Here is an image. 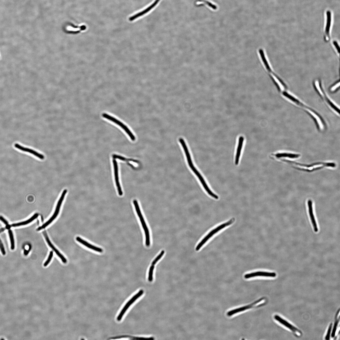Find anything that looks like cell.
Wrapping results in <instances>:
<instances>
[{"label":"cell","instance_id":"obj_1","mask_svg":"<svg viewBox=\"0 0 340 340\" xmlns=\"http://www.w3.org/2000/svg\"><path fill=\"white\" fill-rule=\"evenodd\" d=\"M282 160L299 171L308 172L318 171L326 167L334 168L336 166V164L333 162H318L310 164H304L288 160L282 159Z\"/></svg>","mask_w":340,"mask_h":340},{"label":"cell","instance_id":"obj_2","mask_svg":"<svg viewBox=\"0 0 340 340\" xmlns=\"http://www.w3.org/2000/svg\"><path fill=\"white\" fill-rule=\"evenodd\" d=\"M179 141L184 151L187 161H188V164L190 168L195 175L197 176L206 192L209 195H211L212 193V192L209 188L208 186L202 176L194 165L190 152L185 141L183 138H181L179 139Z\"/></svg>","mask_w":340,"mask_h":340},{"label":"cell","instance_id":"obj_3","mask_svg":"<svg viewBox=\"0 0 340 340\" xmlns=\"http://www.w3.org/2000/svg\"><path fill=\"white\" fill-rule=\"evenodd\" d=\"M235 220V219L233 218L231 219L230 220H229L227 223L218 226L215 229H214L211 231L204 239L202 240L199 244L197 246L195 250L196 251L199 250L203 245L206 243L210 238L212 236H213L215 234L217 233L218 232L221 230V229H223L226 226H228L229 225H231L234 222Z\"/></svg>","mask_w":340,"mask_h":340},{"label":"cell","instance_id":"obj_4","mask_svg":"<svg viewBox=\"0 0 340 340\" xmlns=\"http://www.w3.org/2000/svg\"><path fill=\"white\" fill-rule=\"evenodd\" d=\"M144 293V291L143 290H141L127 302L117 317V321H120L121 320L127 309L136 301L140 298Z\"/></svg>","mask_w":340,"mask_h":340},{"label":"cell","instance_id":"obj_5","mask_svg":"<svg viewBox=\"0 0 340 340\" xmlns=\"http://www.w3.org/2000/svg\"><path fill=\"white\" fill-rule=\"evenodd\" d=\"M133 203L135 210L136 211H137L138 215L140 219L144 231V233H145L146 245L148 246H150V235L148 229L145 223V221H144L137 200H134L133 201Z\"/></svg>","mask_w":340,"mask_h":340},{"label":"cell","instance_id":"obj_6","mask_svg":"<svg viewBox=\"0 0 340 340\" xmlns=\"http://www.w3.org/2000/svg\"><path fill=\"white\" fill-rule=\"evenodd\" d=\"M67 191L66 190H65L62 193L61 196L59 199L56 206V207L55 211L54 213L53 216L51 217L47 222H46L44 224L41 226L39 227L37 229V231H39L41 229L45 228L47 226H48L50 224L52 223L53 221L55 219L58 215L59 210L63 202L65 196L67 192Z\"/></svg>","mask_w":340,"mask_h":340},{"label":"cell","instance_id":"obj_7","mask_svg":"<svg viewBox=\"0 0 340 340\" xmlns=\"http://www.w3.org/2000/svg\"><path fill=\"white\" fill-rule=\"evenodd\" d=\"M332 22V15L331 12L328 10L326 12V22L325 28L324 39L326 42L330 40V31Z\"/></svg>","mask_w":340,"mask_h":340},{"label":"cell","instance_id":"obj_8","mask_svg":"<svg viewBox=\"0 0 340 340\" xmlns=\"http://www.w3.org/2000/svg\"><path fill=\"white\" fill-rule=\"evenodd\" d=\"M102 116H103V117L104 118L107 119V120L111 121L117 125L120 126L127 133V134L129 136V137L132 141H134L135 140V137L132 132L126 126L120 121L118 120L115 118L106 114H103V115H102Z\"/></svg>","mask_w":340,"mask_h":340},{"label":"cell","instance_id":"obj_9","mask_svg":"<svg viewBox=\"0 0 340 340\" xmlns=\"http://www.w3.org/2000/svg\"><path fill=\"white\" fill-rule=\"evenodd\" d=\"M275 320L280 324L291 330L297 336H301L302 334L300 330L278 315L274 316Z\"/></svg>","mask_w":340,"mask_h":340},{"label":"cell","instance_id":"obj_10","mask_svg":"<svg viewBox=\"0 0 340 340\" xmlns=\"http://www.w3.org/2000/svg\"><path fill=\"white\" fill-rule=\"evenodd\" d=\"M308 205L309 214L313 227L314 231V232L317 233L318 232V229L314 215L313 202L311 199L308 200Z\"/></svg>","mask_w":340,"mask_h":340},{"label":"cell","instance_id":"obj_11","mask_svg":"<svg viewBox=\"0 0 340 340\" xmlns=\"http://www.w3.org/2000/svg\"><path fill=\"white\" fill-rule=\"evenodd\" d=\"M274 156L277 159L290 158L294 159L299 158L301 156L300 154L288 152L277 153L274 155Z\"/></svg>","mask_w":340,"mask_h":340},{"label":"cell","instance_id":"obj_12","mask_svg":"<svg viewBox=\"0 0 340 340\" xmlns=\"http://www.w3.org/2000/svg\"><path fill=\"white\" fill-rule=\"evenodd\" d=\"M258 276H262L269 277H275L276 276V274L274 273H268L266 272L258 271L255 273H251L246 274L244 276V277L246 279H248Z\"/></svg>","mask_w":340,"mask_h":340},{"label":"cell","instance_id":"obj_13","mask_svg":"<svg viewBox=\"0 0 340 340\" xmlns=\"http://www.w3.org/2000/svg\"><path fill=\"white\" fill-rule=\"evenodd\" d=\"M262 299L263 298L249 305L244 306V307L229 311H228L227 313V315L229 316H231L233 315L234 314L251 308H252L254 305L260 302Z\"/></svg>","mask_w":340,"mask_h":340},{"label":"cell","instance_id":"obj_14","mask_svg":"<svg viewBox=\"0 0 340 340\" xmlns=\"http://www.w3.org/2000/svg\"><path fill=\"white\" fill-rule=\"evenodd\" d=\"M160 1V0H156V1L154 3H153L149 7L147 8L146 9L143 10L141 12H140L134 15L131 17L129 19V20L130 21H132L135 19H137L138 18H139V17L147 13L151 10L153 8L155 7Z\"/></svg>","mask_w":340,"mask_h":340},{"label":"cell","instance_id":"obj_15","mask_svg":"<svg viewBox=\"0 0 340 340\" xmlns=\"http://www.w3.org/2000/svg\"><path fill=\"white\" fill-rule=\"evenodd\" d=\"M113 163L114 168L115 180L118 192L119 195H123V192L121 188L120 182H119L117 163L115 159L113 160Z\"/></svg>","mask_w":340,"mask_h":340},{"label":"cell","instance_id":"obj_16","mask_svg":"<svg viewBox=\"0 0 340 340\" xmlns=\"http://www.w3.org/2000/svg\"><path fill=\"white\" fill-rule=\"evenodd\" d=\"M14 146L16 148L23 151L30 153V154L36 156L40 159H43L44 158V156L43 155L39 154V153L32 149L23 147L17 143L15 144Z\"/></svg>","mask_w":340,"mask_h":340},{"label":"cell","instance_id":"obj_17","mask_svg":"<svg viewBox=\"0 0 340 340\" xmlns=\"http://www.w3.org/2000/svg\"><path fill=\"white\" fill-rule=\"evenodd\" d=\"M43 234L46 238V240L50 246V248H52L53 250L56 253L57 256L60 258L63 262L64 263H66L67 262L66 259L64 257L63 255L59 252V251L55 247L54 245L52 244V243L50 241L49 238L47 235V234L45 231H44L43 233Z\"/></svg>","mask_w":340,"mask_h":340},{"label":"cell","instance_id":"obj_18","mask_svg":"<svg viewBox=\"0 0 340 340\" xmlns=\"http://www.w3.org/2000/svg\"><path fill=\"white\" fill-rule=\"evenodd\" d=\"M122 338H127L131 340H154L155 339L154 337H136L130 335H124L121 336H117L115 337H110L108 339H116Z\"/></svg>","mask_w":340,"mask_h":340},{"label":"cell","instance_id":"obj_19","mask_svg":"<svg viewBox=\"0 0 340 340\" xmlns=\"http://www.w3.org/2000/svg\"><path fill=\"white\" fill-rule=\"evenodd\" d=\"M76 240L79 242L87 246V247L93 250L100 253L103 252V250L97 247L96 246L90 244L87 242L84 241L79 237H77L76 238Z\"/></svg>","mask_w":340,"mask_h":340},{"label":"cell","instance_id":"obj_20","mask_svg":"<svg viewBox=\"0 0 340 340\" xmlns=\"http://www.w3.org/2000/svg\"><path fill=\"white\" fill-rule=\"evenodd\" d=\"M243 137H241L239 139V144H238V147L236 151L235 159V164L236 165H237L238 164H239V160L241 155V150L243 147Z\"/></svg>","mask_w":340,"mask_h":340},{"label":"cell","instance_id":"obj_21","mask_svg":"<svg viewBox=\"0 0 340 340\" xmlns=\"http://www.w3.org/2000/svg\"><path fill=\"white\" fill-rule=\"evenodd\" d=\"M38 215H39L38 214H35L28 220H27L25 221H24V222H22L13 224L11 225V226L12 227H15L27 225L30 223L32 222V221L37 218L38 217Z\"/></svg>","mask_w":340,"mask_h":340},{"label":"cell","instance_id":"obj_22","mask_svg":"<svg viewBox=\"0 0 340 340\" xmlns=\"http://www.w3.org/2000/svg\"><path fill=\"white\" fill-rule=\"evenodd\" d=\"M339 80L337 81L330 87L329 90L332 93H335L339 89Z\"/></svg>","mask_w":340,"mask_h":340},{"label":"cell","instance_id":"obj_23","mask_svg":"<svg viewBox=\"0 0 340 340\" xmlns=\"http://www.w3.org/2000/svg\"><path fill=\"white\" fill-rule=\"evenodd\" d=\"M155 269V266L152 265L150 267L149 273L148 280L149 282H151L153 280V272Z\"/></svg>","mask_w":340,"mask_h":340},{"label":"cell","instance_id":"obj_24","mask_svg":"<svg viewBox=\"0 0 340 340\" xmlns=\"http://www.w3.org/2000/svg\"><path fill=\"white\" fill-rule=\"evenodd\" d=\"M8 233L11 241V248L12 250H14L15 248V243L13 234L12 231L10 229L8 230Z\"/></svg>","mask_w":340,"mask_h":340},{"label":"cell","instance_id":"obj_25","mask_svg":"<svg viewBox=\"0 0 340 340\" xmlns=\"http://www.w3.org/2000/svg\"><path fill=\"white\" fill-rule=\"evenodd\" d=\"M337 319L335 322L332 333L331 336L332 337H334L335 336L337 328L339 321V318Z\"/></svg>","mask_w":340,"mask_h":340},{"label":"cell","instance_id":"obj_26","mask_svg":"<svg viewBox=\"0 0 340 340\" xmlns=\"http://www.w3.org/2000/svg\"><path fill=\"white\" fill-rule=\"evenodd\" d=\"M165 251L163 250L159 254L158 256L156 258L155 260L153 261L152 263V265H155L157 262L163 256L165 253Z\"/></svg>","mask_w":340,"mask_h":340},{"label":"cell","instance_id":"obj_27","mask_svg":"<svg viewBox=\"0 0 340 340\" xmlns=\"http://www.w3.org/2000/svg\"><path fill=\"white\" fill-rule=\"evenodd\" d=\"M53 252L52 251L50 252L49 253V257H48L47 260L46 261V262L44 263V267H46L50 263V261L52 259V258L53 256Z\"/></svg>","mask_w":340,"mask_h":340},{"label":"cell","instance_id":"obj_28","mask_svg":"<svg viewBox=\"0 0 340 340\" xmlns=\"http://www.w3.org/2000/svg\"><path fill=\"white\" fill-rule=\"evenodd\" d=\"M333 45L335 48L337 53L339 54L340 53V47L338 42L335 40L333 41Z\"/></svg>","mask_w":340,"mask_h":340},{"label":"cell","instance_id":"obj_29","mask_svg":"<svg viewBox=\"0 0 340 340\" xmlns=\"http://www.w3.org/2000/svg\"><path fill=\"white\" fill-rule=\"evenodd\" d=\"M332 325L331 324L329 327L326 335L325 337V339L326 340H329L330 339V334L331 332L332 328Z\"/></svg>","mask_w":340,"mask_h":340},{"label":"cell","instance_id":"obj_30","mask_svg":"<svg viewBox=\"0 0 340 340\" xmlns=\"http://www.w3.org/2000/svg\"><path fill=\"white\" fill-rule=\"evenodd\" d=\"M0 249H1L2 254L3 255H5L6 254L5 251L3 243L1 239H0Z\"/></svg>","mask_w":340,"mask_h":340},{"label":"cell","instance_id":"obj_31","mask_svg":"<svg viewBox=\"0 0 340 340\" xmlns=\"http://www.w3.org/2000/svg\"><path fill=\"white\" fill-rule=\"evenodd\" d=\"M0 220H1L6 226L8 225L7 221L2 216H0Z\"/></svg>","mask_w":340,"mask_h":340},{"label":"cell","instance_id":"obj_32","mask_svg":"<svg viewBox=\"0 0 340 340\" xmlns=\"http://www.w3.org/2000/svg\"><path fill=\"white\" fill-rule=\"evenodd\" d=\"M11 226L8 225L6 226V228L8 229H10Z\"/></svg>","mask_w":340,"mask_h":340},{"label":"cell","instance_id":"obj_33","mask_svg":"<svg viewBox=\"0 0 340 340\" xmlns=\"http://www.w3.org/2000/svg\"><path fill=\"white\" fill-rule=\"evenodd\" d=\"M5 228H2L1 229H0V233H1L2 232H3L5 230Z\"/></svg>","mask_w":340,"mask_h":340}]
</instances>
